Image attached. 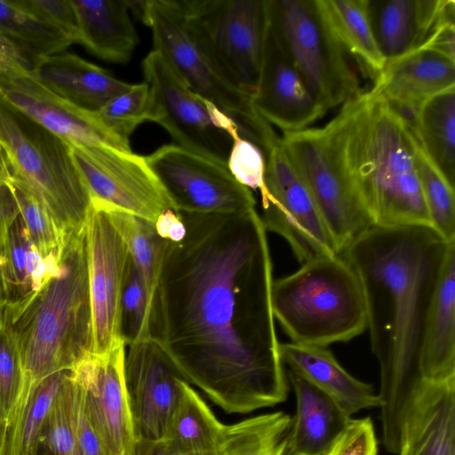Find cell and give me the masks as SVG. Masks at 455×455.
<instances>
[{"instance_id": "cell-1", "label": "cell", "mask_w": 455, "mask_h": 455, "mask_svg": "<svg viewBox=\"0 0 455 455\" xmlns=\"http://www.w3.org/2000/svg\"><path fill=\"white\" fill-rule=\"evenodd\" d=\"M180 242L164 240L149 337L181 377L228 413L286 401L289 382L271 303L273 264L256 208L180 212Z\"/></svg>"}, {"instance_id": "cell-2", "label": "cell", "mask_w": 455, "mask_h": 455, "mask_svg": "<svg viewBox=\"0 0 455 455\" xmlns=\"http://www.w3.org/2000/svg\"><path fill=\"white\" fill-rule=\"evenodd\" d=\"M451 241L427 227L373 226L340 253L363 290L371 351L379 365L382 443L393 454L399 451L410 403L424 381L425 325Z\"/></svg>"}, {"instance_id": "cell-3", "label": "cell", "mask_w": 455, "mask_h": 455, "mask_svg": "<svg viewBox=\"0 0 455 455\" xmlns=\"http://www.w3.org/2000/svg\"><path fill=\"white\" fill-rule=\"evenodd\" d=\"M329 123L373 226L431 228L410 122L371 88Z\"/></svg>"}, {"instance_id": "cell-4", "label": "cell", "mask_w": 455, "mask_h": 455, "mask_svg": "<svg viewBox=\"0 0 455 455\" xmlns=\"http://www.w3.org/2000/svg\"><path fill=\"white\" fill-rule=\"evenodd\" d=\"M6 305V304H5ZM10 310L22 361V383L5 440L18 429L38 384L93 354V323L85 225L65 243L60 273Z\"/></svg>"}, {"instance_id": "cell-5", "label": "cell", "mask_w": 455, "mask_h": 455, "mask_svg": "<svg viewBox=\"0 0 455 455\" xmlns=\"http://www.w3.org/2000/svg\"><path fill=\"white\" fill-rule=\"evenodd\" d=\"M275 319L291 342L327 347L367 329L361 282L342 254L316 258L274 279Z\"/></svg>"}, {"instance_id": "cell-6", "label": "cell", "mask_w": 455, "mask_h": 455, "mask_svg": "<svg viewBox=\"0 0 455 455\" xmlns=\"http://www.w3.org/2000/svg\"><path fill=\"white\" fill-rule=\"evenodd\" d=\"M0 146L12 176L28 187L64 239L84 227L92 199L67 142L0 99Z\"/></svg>"}, {"instance_id": "cell-7", "label": "cell", "mask_w": 455, "mask_h": 455, "mask_svg": "<svg viewBox=\"0 0 455 455\" xmlns=\"http://www.w3.org/2000/svg\"><path fill=\"white\" fill-rule=\"evenodd\" d=\"M140 19L152 31L154 50L184 84L232 118L240 136L255 144L266 158L281 137L257 112L251 97L224 77L193 29L184 0H146Z\"/></svg>"}, {"instance_id": "cell-8", "label": "cell", "mask_w": 455, "mask_h": 455, "mask_svg": "<svg viewBox=\"0 0 455 455\" xmlns=\"http://www.w3.org/2000/svg\"><path fill=\"white\" fill-rule=\"evenodd\" d=\"M265 5L308 89L326 110L361 92L347 52L318 0H265Z\"/></svg>"}, {"instance_id": "cell-9", "label": "cell", "mask_w": 455, "mask_h": 455, "mask_svg": "<svg viewBox=\"0 0 455 455\" xmlns=\"http://www.w3.org/2000/svg\"><path fill=\"white\" fill-rule=\"evenodd\" d=\"M281 144L342 253L373 222L348 174L331 124L284 132Z\"/></svg>"}, {"instance_id": "cell-10", "label": "cell", "mask_w": 455, "mask_h": 455, "mask_svg": "<svg viewBox=\"0 0 455 455\" xmlns=\"http://www.w3.org/2000/svg\"><path fill=\"white\" fill-rule=\"evenodd\" d=\"M151 106L148 120L163 126L176 145L227 164L235 122L188 88L164 58L152 50L142 61Z\"/></svg>"}, {"instance_id": "cell-11", "label": "cell", "mask_w": 455, "mask_h": 455, "mask_svg": "<svg viewBox=\"0 0 455 455\" xmlns=\"http://www.w3.org/2000/svg\"><path fill=\"white\" fill-rule=\"evenodd\" d=\"M189 22L224 77L252 97L260 74L265 0H184Z\"/></svg>"}, {"instance_id": "cell-12", "label": "cell", "mask_w": 455, "mask_h": 455, "mask_svg": "<svg viewBox=\"0 0 455 455\" xmlns=\"http://www.w3.org/2000/svg\"><path fill=\"white\" fill-rule=\"evenodd\" d=\"M260 197V218L266 230L285 239L301 265L340 254L281 141L266 157L265 191Z\"/></svg>"}, {"instance_id": "cell-13", "label": "cell", "mask_w": 455, "mask_h": 455, "mask_svg": "<svg viewBox=\"0 0 455 455\" xmlns=\"http://www.w3.org/2000/svg\"><path fill=\"white\" fill-rule=\"evenodd\" d=\"M70 148L92 200L154 224L163 212L176 210L146 157L108 145Z\"/></svg>"}, {"instance_id": "cell-14", "label": "cell", "mask_w": 455, "mask_h": 455, "mask_svg": "<svg viewBox=\"0 0 455 455\" xmlns=\"http://www.w3.org/2000/svg\"><path fill=\"white\" fill-rule=\"evenodd\" d=\"M175 209L192 213H233L255 208V198L227 164L176 144L146 157Z\"/></svg>"}, {"instance_id": "cell-15", "label": "cell", "mask_w": 455, "mask_h": 455, "mask_svg": "<svg viewBox=\"0 0 455 455\" xmlns=\"http://www.w3.org/2000/svg\"><path fill=\"white\" fill-rule=\"evenodd\" d=\"M85 235L93 354L100 355L124 344L120 332V303L131 255L106 204L100 201L92 200Z\"/></svg>"}, {"instance_id": "cell-16", "label": "cell", "mask_w": 455, "mask_h": 455, "mask_svg": "<svg viewBox=\"0 0 455 455\" xmlns=\"http://www.w3.org/2000/svg\"><path fill=\"white\" fill-rule=\"evenodd\" d=\"M126 347L124 380L136 443H163L184 379L151 339Z\"/></svg>"}, {"instance_id": "cell-17", "label": "cell", "mask_w": 455, "mask_h": 455, "mask_svg": "<svg viewBox=\"0 0 455 455\" xmlns=\"http://www.w3.org/2000/svg\"><path fill=\"white\" fill-rule=\"evenodd\" d=\"M124 344L91 355L73 370L84 413L106 455H135L136 440L124 380Z\"/></svg>"}, {"instance_id": "cell-18", "label": "cell", "mask_w": 455, "mask_h": 455, "mask_svg": "<svg viewBox=\"0 0 455 455\" xmlns=\"http://www.w3.org/2000/svg\"><path fill=\"white\" fill-rule=\"evenodd\" d=\"M251 100L257 112L283 133L307 129L327 111L308 89L267 10L260 74Z\"/></svg>"}, {"instance_id": "cell-19", "label": "cell", "mask_w": 455, "mask_h": 455, "mask_svg": "<svg viewBox=\"0 0 455 455\" xmlns=\"http://www.w3.org/2000/svg\"><path fill=\"white\" fill-rule=\"evenodd\" d=\"M0 99L69 146L108 145L132 150L109 132L94 111L78 108L43 87L35 78L0 80Z\"/></svg>"}, {"instance_id": "cell-20", "label": "cell", "mask_w": 455, "mask_h": 455, "mask_svg": "<svg viewBox=\"0 0 455 455\" xmlns=\"http://www.w3.org/2000/svg\"><path fill=\"white\" fill-rule=\"evenodd\" d=\"M453 87L454 57L425 44L387 63L372 89L410 122L425 101Z\"/></svg>"}, {"instance_id": "cell-21", "label": "cell", "mask_w": 455, "mask_h": 455, "mask_svg": "<svg viewBox=\"0 0 455 455\" xmlns=\"http://www.w3.org/2000/svg\"><path fill=\"white\" fill-rule=\"evenodd\" d=\"M368 6L386 64L423 46L455 14L453 0H368Z\"/></svg>"}, {"instance_id": "cell-22", "label": "cell", "mask_w": 455, "mask_h": 455, "mask_svg": "<svg viewBox=\"0 0 455 455\" xmlns=\"http://www.w3.org/2000/svg\"><path fill=\"white\" fill-rule=\"evenodd\" d=\"M397 455H455V377L422 382L406 412Z\"/></svg>"}, {"instance_id": "cell-23", "label": "cell", "mask_w": 455, "mask_h": 455, "mask_svg": "<svg viewBox=\"0 0 455 455\" xmlns=\"http://www.w3.org/2000/svg\"><path fill=\"white\" fill-rule=\"evenodd\" d=\"M34 76L56 96L90 111L100 109L132 85L68 51L36 60Z\"/></svg>"}, {"instance_id": "cell-24", "label": "cell", "mask_w": 455, "mask_h": 455, "mask_svg": "<svg viewBox=\"0 0 455 455\" xmlns=\"http://www.w3.org/2000/svg\"><path fill=\"white\" fill-rule=\"evenodd\" d=\"M285 369L291 370L330 396L348 416L380 406L378 393L348 373L325 347L280 343Z\"/></svg>"}, {"instance_id": "cell-25", "label": "cell", "mask_w": 455, "mask_h": 455, "mask_svg": "<svg viewBox=\"0 0 455 455\" xmlns=\"http://www.w3.org/2000/svg\"><path fill=\"white\" fill-rule=\"evenodd\" d=\"M285 370L296 397L285 455H324L351 417L323 391L296 372Z\"/></svg>"}, {"instance_id": "cell-26", "label": "cell", "mask_w": 455, "mask_h": 455, "mask_svg": "<svg viewBox=\"0 0 455 455\" xmlns=\"http://www.w3.org/2000/svg\"><path fill=\"white\" fill-rule=\"evenodd\" d=\"M420 369L424 380L455 377V240L449 245L428 309Z\"/></svg>"}, {"instance_id": "cell-27", "label": "cell", "mask_w": 455, "mask_h": 455, "mask_svg": "<svg viewBox=\"0 0 455 455\" xmlns=\"http://www.w3.org/2000/svg\"><path fill=\"white\" fill-rule=\"evenodd\" d=\"M78 44L98 58L124 64L139 43L125 0H71Z\"/></svg>"}, {"instance_id": "cell-28", "label": "cell", "mask_w": 455, "mask_h": 455, "mask_svg": "<svg viewBox=\"0 0 455 455\" xmlns=\"http://www.w3.org/2000/svg\"><path fill=\"white\" fill-rule=\"evenodd\" d=\"M225 425L185 379L164 443L180 455H219Z\"/></svg>"}, {"instance_id": "cell-29", "label": "cell", "mask_w": 455, "mask_h": 455, "mask_svg": "<svg viewBox=\"0 0 455 455\" xmlns=\"http://www.w3.org/2000/svg\"><path fill=\"white\" fill-rule=\"evenodd\" d=\"M420 149L455 185V87L425 101L410 121Z\"/></svg>"}, {"instance_id": "cell-30", "label": "cell", "mask_w": 455, "mask_h": 455, "mask_svg": "<svg viewBox=\"0 0 455 455\" xmlns=\"http://www.w3.org/2000/svg\"><path fill=\"white\" fill-rule=\"evenodd\" d=\"M337 38L375 81L386 61L378 46L369 13L368 0H318Z\"/></svg>"}, {"instance_id": "cell-31", "label": "cell", "mask_w": 455, "mask_h": 455, "mask_svg": "<svg viewBox=\"0 0 455 455\" xmlns=\"http://www.w3.org/2000/svg\"><path fill=\"white\" fill-rule=\"evenodd\" d=\"M0 36L18 45L33 61L64 51L74 42L38 19L21 0H0Z\"/></svg>"}, {"instance_id": "cell-32", "label": "cell", "mask_w": 455, "mask_h": 455, "mask_svg": "<svg viewBox=\"0 0 455 455\" xmlns=\"http://www.w3.org/2000/svg\"><path fill=\"white\" fill-rule=\"evenodd\" d=\"M291 420L279 411L225 425L219 455H285Z\"/></svg>"}, {"instance_id": "cell-33", "label": "cell", "mask_w": 455, "mask_h": 455, "mask_svg": "<svg viewBox=\"0 0 455 455\" xmlns=\"http://www.w3.org/2000/svg\"><path fill=\"white\" fill-rule=\"evenodd\" d=\"M106 206L114 225L127 243L131 258L143 279L151 306L164 240L156 233L154 223L108 204Z\"/></svg>"}, {"instance_id": "cell-34", "label": "cell", "mask_w": 455, "mask_h": 455, "mask_svg": "<svg viewBox=\"0 0 455 455\" xmlns=\"http://www.w3.org/2000/svg\"><path fill=\"white\" fill-rule=\"evenodd\" d=\"M68 371L49 375L35 388L18 429L5 443L4 455H36L44 425Z\"/></svg>"}, {"instance_id": "cell-35", "label": "cell", "mask_w": 455, "mask_h": 455, "mask_svg": "<svg viewBox=\"0 0 455 455\" xmlns=\"http://www.w3.org/2000/svg\"><path fill=\"white\" fill-rule=\"evenodd\" d=\"M31 241L20 213L10 228L5 249L0 257V301L15 306L34 291L27 271Z\"/></svg>"}, {"instance_id": "cell-36", "label": "cell", "mask_w": 455, "mask_h": 455, "mask_svg": "<svg viewBox=\"0 0 455 455\" xmlns=\"http://www.w3.org/2000/svg\"><path fill=\"white\" fill-rule=\"evenodd\" d=\"M6 182L16 199L31 243L44 259L60 263L67 239L23 182L12 176Z\"/></svg>"}, {"instance_id": "cell-37", "label": "cell", "mask_w": 455, "mask_h": 455, "mask_svg": "<svg viewBox=\"0 0 455 455\" xmlns=\"http://www.w3.org/2000/svg\"><path fill=\"white\" fill-rule=\"evenodd\" d=\"M418 169L431 228L449 242L455 239L454 187L419 149Z\"/></svg>"}, {"instance_id": "cell-38", "label": "cell", "mask_w": 455, "mask_h": 455, "mask_svg": "<svg viewBox=\"0 0 455 455\" xmlns=\"http://www.w3.org/2000/svg\"><path fill=\"white\" fill-rule=\"evenodd\" d=\"M150 90L147 83L131 87L94 111L99 122L112 134L130 144V135L149 118Z\"/></svg>"}, {"instance_id": "cell-39", "label": "cell", "mask_w": 455, "mask_h": 455, "mask_svg": "<svg viewBox=\"0 0 455 455\" xmlns=\"http://www.w3.org/2000/svg\"><path fill=\"white\" fill-rule=\"evenodd\" d=\"M22 376L21 355L10 310L0 301V420L5 435Z\"/></svg>"}, {"instance_id": "cell-40", "label": "cell", "mask_w": 455, "mask_h": 455, "mask_svg": "<svg viewBox=\"0 0 455 455\" xmlns=\"http://www.w3.org/2000/svg\"><path fill=\"white\" fill-rule=\"evenodd\" d=\"M73 387V372L69 370L48 414L39 439V447L52 455H83L72 419Z\"/></svg>"}, {"instance_id": "cell-41", "label": "cell", "mask_w": 455, "mask_h": 455, "mask_svg": "<svg viewBox=\"0 0 455 455\" xmlns=\"http://www.w3.org/2000/svg\"><path fill=\"white\" fill-rule=\"evenodd\" d=\"M150 303L143 279L130 259L120 303V332L124 345L150 339Z\"/></svg>"}, {"instance_id": "cell-42", "label": "cell", "mask_w": 455, "mask_h": 455, "mask_svg": "<svg viewBox=\"0 0 455 455\" xmlns=\"http://www.w3.org/2000/svg\"><path fill=\"white\" fill-rule=\"evenodd\" d=\"M227 166L234 178L249 189L265 191L266 158L252 142L240 135L234 138Z\"/></svg>"}, {"instance_id": "cell-43", "label": "cell", "mask_w": 455, "mask_h": 455, "mask_svg": "<svg viewBox=\"0 0 455 455\" xmlns=\"http://www.w3.org/2000/svg\"><path fill=\"white\" fill-rule=\"evenodd\" d=\"M378 439L370 417L350 419L324 455H378Z\"/></svg>"}, {"instance_id": "cell-44", "label": "cell", "mask_w": 455, "mask_h": 455, "mask_svg": "<svg viewBox=\"0 0 455 455\" xmlns=\"http://www.w3.org/2000/svg\"><path fill=\"white\" fill-rule=\"evenodd\" d=\"M38 19L58 28L78 43L79 32L71 0H21Z\"/></svg>"}, {"instance_id": "cell-45", "label": "cell", "mask_w": 455, "mask_h": 455, "mask_svg": "<svg viewBox=\"0 0 455 455\" xmlns=\"http://www.w3.org/2000/svg\"><path fill=\"white\" fill-rule=\"evenodd\" d=\"M35 78L32 60L14 43L0 36V80Z\"/></svg>"}, {"instance_id": "cell-46", "label": "cell", "mask_w": 455, "mask_h": 455, "mask_svg": "<svg viewBox=\"0 0 455 455\" xmlns=\"http://www.w3.org/2000/svg\"><path fill=\"white\" fill-rule=\"evenodd\" d=\"M19 214L16 199L8 183L0 180V257L5 249L10 228Z\"/></svg>"}, {"instance_id": "cell-47", "label": "cell", "mask_w": 455, "mask_h": 455, "mask_svg": "<svg viewBox=\"0 0 455 455\" xmlns=\"http://www.w3.org/2000/svg\"><path fill=\"white\" fill-rule=\"evenodd\" d=\"M158 235L171 242H180L186 235V226L180 212L174 209L163 212L155 223Z\"/></svg>"}, {"instance_id": "cell-48", "label": "cell", "mask_w": 455, "mask_h": 455, "mask_svg": "<svg viewBox=\"0 0 455 455\" xmlns=\"http://www.w3.org/2000/svg\"><path fill=\"white\" fill-rule=\"evenodd\" d=\"M135 455H180L169 448L164 443L158 444H138L136 446Z\"/></svg>"}, {"instance_id": "cell-49", "label": "cell", "mask_w": 455, "mask_h": 455, "mask_svg": "<svg viewBox=\"0 0 455 455\" xmlns=\"http://www.w3.org/2000/svg\"><path fill=\"white\" fill-rule=\"evenodd\" d=\"M12 178V170L8 159L0 146V180L7 181Z\"/></svg>"}, {"instance_id": "cell-50", "label": "cell", "mask_w": 455, "mask_h": 455, "mask_svg": "<svg viewBox=\"0 0 455 455\" xmlns=\"http://www.w3.org/2000/svg\"><path fill=\"white\" fill-rule=\"evenodd\" d=\"M5 443V433L0 420V455H4Z\"/></svg>"}, {"instance_id": "cell-51", "label": "cell", "mask_w": 455, "mask_h": 455, "mask_svg": "<svg viewBox=\"0 0 455 455\" xmlns=\"http://www.w3.org/2000/svg\"><path fill=\"white\" fill-rule=\"evenodd\" d=\"M36 455H52V454L50 452H48L47 451H45L44 449L39 447Z\"/></svg>"}]
</instances>
